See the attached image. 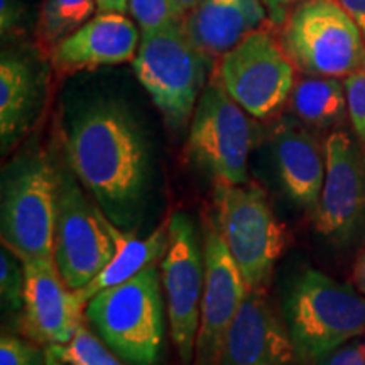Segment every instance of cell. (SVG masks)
<instances>
[{
	"label": "cell",
	"mask_w": 365,
	"mask_h": 365,
	"mask_svg": "<svg viewBox=\"0 0 365 365\" xmlns=\"http://www.w3.org/2000/svg\"><path fill=\"white\" fill-rule=\"evenodd\" d=\"M21 331L38 345L68 344L85 319V301L68 287L53 261L24 262Z\"/></svg>",
	"instance_id": "cell-13"
},
{
	"label": "cell",
	"mask_w": 365,
	"mask_h": 365,
	"mask_svg": "<svg viewBox=\"0 0 365 365\" xmlns=\"http://www.w3.org/2000/svg\"><path fill=\"white\" fill-rule=\"evenodd\" d=\"M296 355L286 322L277 317L264 289H249L222 350V365H293Z\"/></svg>",
	"instance_id": "cell-15"
},
{
	"label": "cell",
	"mask_w": 365,
	"mask_h": 365,
	"mask_svg": "<svg viewBox=\"0 0 365 365\" xmlns=\"http://www.w3.org/2000/svg\"><path fill=\"white\" fill-rule=\"evenodd\" d=\"M203 252L205 284L191 365H222L223 341L249 286L212 217L205 222Z\"/></svg>",
	"instance_id": "cell-12"
},
{
	"label": "cell",
	"mask_w": 365,
	"mask_h": 365,
	"mask_svg": "<svg viewBox=\"0 0 365 365\" xmlns=\"http://www.w3.org/2000/svg\"><path fill=\"white\" fill-rule=\"evenodd\" d=\"M339 2L350 14V17L359 26L360 33L365 39V0H339Z\"/></svg>",
	"instance_id": "cell-31"
},
{
	"label": "cell",
	"mask_w": 365,
	"mask_h": 365,
	"mask_svg": "<svg viewBox=\"0 0 365 365\" xmlns=\"http://www.w3.org/2000/svg\"><path fill=\"white\" fill-rule=\"evenodd\" d=\"M140 44L139 26L125 14L98 12L51 49L58 73H76L134 61Z\"/></svg>",
	"instance_id": "cell-16"
},
{
	"label": "cell",
	"mask_w": 365,
	"mask_h": 365,
	"mask_svg": "<svg viewBox=\"0 0 365 365\" xmlns=\"http://www.w3.org/2000/svg\"><path fill=\"white\" fill-rule=\"evenodd\" d=\"M325 164L314 227L327 239H345L365 212V166L354 140L341 130L327 139Z\"/></svg>",
	"instance_id": "cell-14"
},
{
	"label": "cell",
	"mask_w": 365,
	"mask_h": 365,
	"mask_svg": "<svg viewBox=\"0 0 365 365\" xmlns=\"http://www.w3.org/2000/svg\"><path fill=\"white\" fill-rule=\"evenodd\" d=\"M202 2V0H173V4H175V9H176V14L181 17V19H185L188 14L193 11V9L198 6V4Z\"/></svg>",
	"instance_id": "cell-34"
},
{
	"label": "cell",
	"mask_w": 365,
	"mask_h": 365,
	"mask_svg": "<svg viewBox=\"0 0 365 365\" xmlns=\"http://www.w3.org/2000/svg\"><path fill=\"white\" fill-rule=\"evenodd\" d=\"M272 156L281 185L301 208L314 212L325 181V150L296 118L282 117L272 130Z\"/></svg>",
	"instance_id": "cell-17"
},
{
	"label": "cell",
	"mask_w": 365,
	"mask_h": 365,
	"mask_svg": "<svg viewBox=\"0 0 365 365\" xmlns=\"http://www.w3.org/2000/svg\"><path fill=\"white\" fill-rule=\"evenodd\" d=\"M107 223L113 244H115V254H113L112 261L107 264V267L95 279H91L81 289H76L85 304L100 291L129 281L130 277L137 276L150 264H158L168 250V242H170L168 222L158 227L153 234L144 237V239H137L134 232L122 230V228L113 225L110 220H107Z\"/></svg>",
	"instance_id": "cell-20"
},
{
	"label": "cell",
	"mask_w": 365,
	"mask_h": 365,
	"mask_svg": "<svg viewBox=\"0 0 365 365\" xmlns=\"http://www.w3.org/2000/svg\"><path fill=\"white\" fill-rule=\"evenodd\" d=\"M85 319L129 365H159L164 346L161 269L150 264L129 281L100 291L86 303Z\"/></svg>",
	"instance_id": "cell-3"
},
{
	"label": "cell",
	"mask_w": 365,
	"mask_h": 365,
	"mask_svg": "<svg viewBox=\"0 0 365 365\" xmlns=\"http://www.w3.org/2000/svg\"><path fill=\"white\" fill-rule=\"evenodd\" d=\"M345 93L350 120L357 135L365 143V68L345 76Z\"/></svg>",
	"instance_id": "cell-27"
},
{
	"label": "cell",
	"mask_w": 365,
	"mask_h": 365,
	"mask_svg": "<svg viewBox=\"0 0 365 365\" xmlns=\"http://www.w3.org/2000/svg\"><path fill=\"white\" fill-rule=\"evenodd\" d=\"M354 282L355 287L359 289V293H362L365 296V250L359 255L357 262H355Z\"/></svg>",
	"instance_id": "cell-33"
},
{
	"label": "cell",
	"mask_w": 365,
	"mask_h": 365,
	"mask_svg": "<svg viewBox=\"0 0 365 365\" xmlns=\"http://www.w3.org/2000/svg\"><path fill=\"white\" fill-rule=\"evenodd\" d=\"M98 11L97 0H44L36 24V39L44 51L51 53Z\"/></svg>",
	"instance_id": "cell-22"
},
{
	"label": "cell",
	"mask_w": 365,
	"mask_h": 365,
	"mask_svg": "<svg viewBox=\"0 0 365 365\" xmlns=\"http://www.w3.org/2000/svg\"><path fill=\"white\" fill-rule=\"evenodd\" d=\"M129 14L143 33L181 19L173 0H129Z\"/></svg>",
	"instance_id": "cell-25"
},
{
	"label": "cell",
	"mask_w": 365,
	"mask_h": 365,
	"mask_svg": "<svg viewBox=\"0 0 365 365\" xmlns=\"http://www.w3.org/2000/svg\"><path fill=\"white\" fill-rule=\"evenodd\" d=\"M56 222V164L29 149L7 164L0 188L2 245L22 262L53 261Z\"/></svg>",
	"instance_id": "cell-4"
},
{
	"label": "cell",
	"mask_w": 365,
	"mask_h": 365,
	"mask_svg": "<svg viewBox=\"0 0 365 365\" xmlns=\"http://www.w3.org/2000/svg\"><path fill=\"white\" fill-rule=\"evenodd\" d=\"M56 164L54 264L71 289H81L107 267L115 254L108 218L86 196L66 158Z\"/></svg>",
	"instance_id": "cell-8"
},
{
	"label": "cell",
	"mask_w": 365,
	"mask_h": 365,
	"mask_svg": "<svg viewBox=\"0 0 365 365\" xmlns=\"http://www.w3.org/2000/svg\"><path fill=\"white\" fill-rule=\"evenodd\" d=\"M24 262L12 250L2 245V250H0V299H2L4 312H22V307H24Z\"/></svg>",
	"instance_id": "cell-24"
},
{
	"label": "cell",
	"mask_w": 365,
	"mask_h": 365,
	"mask_svg": "<svg viewBox=\"0 0 365 365\" xmlns=\"http://www.w3.org/2000/svg\"><path fill=\"white\" fill-rule=\"evenodd\" d=\"M0 365H48V357L38 344L4 333L0 339Z\"/></svg>",
	"instance_id": "cell-26"
},
{
	"label": "cell",
	"mask_w": 365,
	"mask_h": 365,
	"mask_svg": "<svg viewBox=\"0 0 365 365\" xmlns=\"http://www.w3.org/2000/svg\"><path fill=\"white\" fill-rule=\"evenodd\" d=\"M266 7L267 17L274 24H282L286 17L289 16L291 6H298L303 0H262Z\"/></svg>",
	"instance_id": "cell-30"
},
{
	"label": "cell",
	"mask_w": 365,
	"mask_h": 365,
	"mask_svg": "<svg viewBox=\"0 0 365 365\" xmlns=\"http://www.w3.org/2000/svg\"><path fill=\"white\" fill-rule=\"evenodd\" d=\"M22 7L19 0H0V31L2 38L11 34L21 24Z\"/></svg>",
	"instance_id": "cell-28"
},
{
	"label": "cell",
	"mask_w": 365,
	"mask_h": 365,
	"mask_svg": "<svg viewBox=\"0 0 365 365\" xmlns=\"http://www.w3.org/2000/svg\"><path fill=\"white\" fill-rule=\"evenodd\" d=\"M65 158L105 217L135 232L149 191V149L124 105L97 100L81 108L66 130Z\"/></svg>",
	"instance_id": "cell-1"
},
{
	"label": "cell",
	"mask_w": 365,
	"mask_h": 365,
	"mask_svg": "<svg viewBox=\"0 0 365 365\" xmlns=\"http://www.w3.org/2000/svg\"><path fill=\"white\" fill-rule=\"evenodd\" d=\"M319 365H365V349L359 345L341 346L322 360Z\"/></svg>",
	"instance_id": "cell-29"
},
{
	"label": "cell",
	"mask_w": 365,
	"mask_h": 365,
	"mask_svg": "<svg viewBox=\"0 0 365 365\" xmlns=\"http://www.w3.org/2000/svg\"><path fill=\"white\" fill-rule=\"evenodd\" d=\"M170 242L161 259L171 340L182 365H191L200 327L205 284L203 239L188 213L178 212L168 220Z\"/></svg>",
	"instance_id": "cell-10"
},
{
	"label": "cell",
	"mask_w": 365,
	"mask_h": 365,
	"mask_svg": "<svg viewBox=\"0 0 365 365\" xmlns=\"http://www.w3.org/2000/svg\"><path fill=\"white\" fill-rule=\"evenodd\" d=\"M282 48L308 76H349L365 68V39L339 0H303L284 21Z\"/></svg>",
	"instance_id": "cell-7"
},
{
	"label": "cell",
	"mask_w": 365,
	"mask_h": 365,
	"mask_svg": "<svg viewBox=\"0 0 365 365\" xmlns=\"http://www.w3.org/2000/svg\"><path fill=\"white\" fill-rule=\"evenodd\" d=\"M255 143L249 113L228 95L220 75L205 85L191 117L188 150L196 166L215 181L247 182V164Z\"/></svg>",
	"instance_id": "cell-9"
},
{
	"label": "cell",
	"mask_w": 365,
	"mask_h": 365,
	"mask_svg": "<svg viewBox=\"0 0 365 365\" xmlns=\"http://www.w3.org/2000/svg\"><path fill=\"white\" fill-rule=\"evenodd\" d=\"M294 68L267 31L255 29L223 54L218 75L228 95L250 117L269 118L291 97Z\"/></svg>",
	"instance_id": "cell-11"
},
{
	"label": "cell",
	"mask_w": 365,
	"mask_h": 365,
	"mask_svg": "<svg viewBox=\"0 0 365 365\" xmlns=\"http://www.w3.org/2000/svg\"><path fill=\"white\" fill-rule=\"evenodd\" d=\"M213 222L249 289H264L287 245L286 227L274 215L257 182L215 181Z\"/></svg>",
	"instance_id": "cell-6"
},
{
	"label": "cell",
	"mask_w": 365,
	"mask_h": 365,
	"mask_svg": "<svg viewBox=\"0 0 365 365\" xmlns=\"http://www.w3.org/2000/svg\"><path fill=\"white\" fill-rule=\"evenodd\" d=\"M291 108L301 122L330 127L344 120L346 107L345 83L333 76H308L291 91Z\"/></svg>",
	"instance_id": "cell-21"
},
{
	"label": "cell",
	"mask_w": 365,
	"mask_h": 365,
	"mask_svg": "<svg viewBox=\"0 0 365 365\" xmlns=\"http://www.w3.org/2000/svg\"><path fill=\"white\" fill-rule=\"evenodd\" d=\"M284 322L301 362L319 364L365 331V296L304 269L284 298Z\"/></svg>",
	"instance_id": "cell-2"
},
{
	"label": "cell",
	"mask_w": 365,
	"mask_h": 365,
	"mask_svg": "<svg viewBox=\"0 0 365 365\" xmlns=\"http://www.w3.org/2000/svg\"><path fill=\"white\" fill-rule=\"evenodd\" d=\"M44 350L48 365H129L86 327V322L68 344L49 345Z\"/></svg>",
	"instance_id": "cell-23"
},
{
	"label": "cell",
	"mask_w": 365,
	"mask_h": 365,
	"mask_svg": "<svg viewBox=\"0 0 365 365\" xmlns=\"http://www.w3.org/2000/svg\"><path fill=\"white\" fill-rule=\"evenodd\" d=\"M267 16L262 0H202L185 17L191 41L208 58L222 56Z\"/></svg>",
	"instance_id": "cell-19"
},
{
	"label": "cell",
	"mask_w": 365,
	"mask_h": 365,
	"mask_svg": "<svg viewBox=\"0 0 365 365\" xmlns=\"http://www.w3.org/2000/svg\"><path fill=\"white\" fill-rule=\"evenodd\" d=\"M132 65L166 125L185 129L205 88L210 65V58L186 33L185 19L143 33Z\"/></svg>",
	"instance_id": "cell-5"
},
{
	"label": "cell",
	"mask_w": 365,
	"mask_h": 365,
	"mask_svg": "<svg viewBox=\"0 0 365 365\" xmlns=\"http://www.w3.org/2000/svg\"><path fill=\"white\" fill-rule=\"evenodd\" d=\"M44 71L26 54L4 51L0 59V143L6 154L27 134L41 110Z\"/></svg>",
	"instance_id": "cell-18"
},
{
	"label": "cell",
	"mask_w": 365,
	"mask_h": 365,
	"mask_svg": "<svg viewBox=\"0 0 365 365\" xmlns=\"http://www.w3.org/2000/svg\"><path fill=\"white\" fill-rule=\"evenodd\" d=\"M98 12H129V0H97Z\"/></svg>",
	"instance_id": "cell-32"
}]
</instances>
